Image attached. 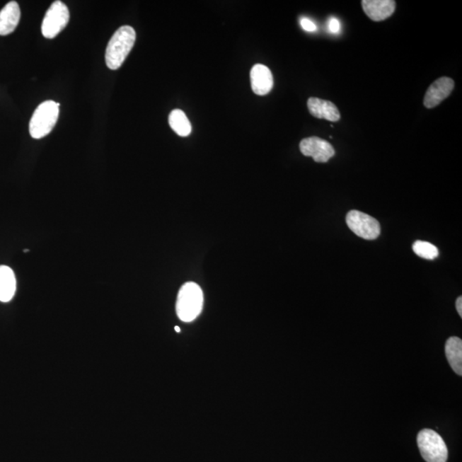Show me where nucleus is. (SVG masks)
<instances>
[{
    "label": "nucleus",
    "mask_w": 462,
    "mask_h": 462,
    "mask_svg": "<svg viewBox=\"0 0 462 462\" xmlns=\"http://www.w3.org/2000/svg\"><path fill=\"white\" fill-rule=\"evenodd\" d=\"M137 34L132 26H122L110 38L105 50V63L108 68L116 71L124 64L132 52Z\"/></svg>",
    "instance_id": "obj_1"
},
{
    "label": "nucleus",
    "mask_w": 462,
    "mask_h": 462,
    "mask_svg": "<svg viewBox=\"0 0 462 462\" xmlns=\"http://www.w3.org/2000/svg\"><path fill=\"white\" fill-rule=\"evenodd\" d=\"M204 296L197 284L190 282L180 289L175 310L180 320L192 322L197 318L203 308Z\"/></svg>",
    "instance_id": "obj_2"
},
{
    "label": "nucleus",
    "mask_w": 462,
    "mask_h": 462,
    "mask_svg": "<svg viewBox=\"0 0 462 462\" xmlns=\"http://www.w3.org/2000/svg\"><path fill=\"white\" fill-rule=\"evenodd\" d=\"M59 116V104L47 100L35 110L30 122V136L34 139L47 137L54 128Z\"/></svg>",
    "instance_id": "obj_3"
},
{
    "label": "nucleus",
    "mask_w": 462,
    "mask_h": 462,
    "mask_svg": "<svg viewBox=\"0 0 462 462\" xmlns=\"http://www.w3.org/2000/svg\"><path fill=\"white\" fill-rule=\"evenodd\" d=\"M421 456L427 462H446L448 449L441 437L431 429H424L417 437Z\"/></svg>",
    "instance_id": "obj_4"
},
{
    "label": "nucleus",
    "mask_w": 462,
    "mask_h": 462,
    "mask_svg": "<svg viewBox=\"0 0 462 462\" xmlns=\"http://www.w3.org/2000/svg\"><path fill=\"white\" fill-rule=\"evenodd\" d=\"M69 21V11L60 0L53 2L44 16L42 32L45 38L53 39L64 30Z\"/></svg>",
    "instance_id": "obj_5"
},
{
    "label": "nucleus",
    "mask_w": 462,
    "mask_h": 462,
    "mask_svg": "<svg viewBox=\"0 0 462 462\" xmlns=\"http://www.w3.org/2000/svg\"><path fill=\"white\" fill-rule=\"evenodd\" d=\"M346 223L355 235L363 239H377L381 232V227L377 219L357 210L350 211L347 214Z\"/></svg>",
    "instance_id": "obj_6"
},
{
    "label": "nucleus",
    "mask_w": 462,
    "mask_h": 462,
    "mask_svg": "<svg viewBox=\"0 0 462 462\" xmlns=\"http://www.w3.org/2000/svg\"><path fill=\"white\" fill-rule=\"evenodd\" d=\"M300 150L306 157H312L317 163H326L336 154L330 142L320 137L305 138L300 143Z\"/></svg>",
    "instance_id": "obj_7"
},
{
    "label": "nucleus",
    "mask_w": 462,
    "mask_h": 462,
    "mask_svg": "<svg viewBox=\"0 0 462 462\" xmlns=\"http://www.w3.org/2000/svg\"><path fill=\"white\" fill-rule=\"evenodd\" d=\"M454 88L455 81L449 77H441L436 80L427 89L424 98V105L428 109L436 108L451 95Z\"/></svg>",
    "instance_id": "obj_8"
},
{
    "label": "nucleus",
    "mask_w": 462,
    "mask_h": 462,
    "mask_svg": "<svg viewBox=\"0 0 462 462\" xmlns=\"http://www.w3.org/2000/svg\"><path fill=\"white\" fill-rule=\"evenodd\" d=\"M250 80L253 91L257 96H267L273 88L272 73L264 64H257L252 68Z\"/></svg>",
    "instance_id": "obj_9"
},
{
    "label": "nucleus",
    "mask_w": 462,
    "mask_h": 462,
    "mask_svg": "<svg viewBox=\"0 0 462 462\" xmlns=\"http://www.w3.org/2000/svg\"><path fill=\"white\" fill-rule=\"evenodd\" d=\"M362 6L368 18L381 22L394 13L396 3L394 0H363Z\"/></svg>",
    "instance_id": "obj_10"
},
{
    "label": "nucleus",
    "mask_w": 462,
    "mask_h": 462,
    "mask_svg": "<svg viewBox=\"0 0 462 462\" xmlns=\"http://www.w3.org/2000/svg\"><path fill=\"white\" fill-rule=\"evenodd\" d=\"M308 108L311 115L320 120L330 122L340 120V112L333 102L312 97L308 100Z\"/></svg>",
    "instance_id": "obj_11"
},
{
    "label": "nucleus",
    "mask_w": 462,
    "mask_h": 462,
    "mask_svg": "<svg viewBox=\"0 0 462 462\" xmlns=\"http://www.w3.org/2000/svg\"><path fill=\"white\" fill-rule=\"evenodd\" d=\"M21 10L18 2L11 1L0 11V35L11 34L18 27Z\"/></svg>",
    "instance_id": "obj_12"
},
{
    "label": "nucleus",
    "mask_w": 462,
    "mask_h": 462,
    "mask_svg": "<svg viewBox=\"0 0 462 462\" xmlns=\"http://www.w3.org/2000/svg\"><path fill=\"white\" fill-rule=\"evenodd\" d=\"M16 280L14 272L6 265H0V301L9 302L14 297Z\"/></svg>",
    "instance_id": "obj_13"
},
{
    "label": "nucleus",
    "mask_w": 462,
    "mask_h": 462,
    "mask_svg": "<svg viewBox=\"0 0 462 462\" xmlns=\"http://www.w3.org/2000/svg\"><path fill=\"white\" fill-rule=\"evenodd\" d=\"M445 354L449 365L458 375H462V341L457 337L448 339L445 345Z\"/></svg>",
    "instance_id": "obj_14"
},
{
    "label": "nucleus",
    "mask_w": 462,
    "mask_h": 462,
    "mask_svg": "<svg viewBox=\"0 0 462 462\" xmlns=\"http://www.w3.org/2000/svg\"><path fill=\"white\" fill-rule=\"evenodd\" d=\"M169 125L179 137H186L191 134L192 125L189 118L182 110L175 109L170 113Z\"/></svg>",
    "instance_id": "obj_15"
},
{
    "label": "nucleus",
    "mask_w": 462,
    "mask_h": 462,
    "mask_svg": "<svg viewBox=\"0 0 462 462\" xmlns=\"http://www.w3.org/2000/svg\"><path fill=\"white\" fill-rule=\"evenodd\" d=\"M412 250L417 255L426 260H434L439 255V249L434 245L424 241H417L412 245Z\"/></svg>",
    "instance_id": "obj_16"
},
{
    "label": "nucleus",
    "mask_w": 462,
    "mask_h": 462,
    "mask_svg": "<svg viewBox=\"0 0 462 462\" xmlns=\"http://www.w3.org/2000/svg\"><path fill=\"white\" fill-rule=\"evenodd\" d=\"M301 26L306 32H314L317 30L316 24L312 20L306 18H302L300 21Z\"/></svg>",
    "instance_id": "obj_17"
},
{
    "label": "nucleus",
    "mask_w": 462,
    "mask_h": 462,
    "mask_svg": "<svg viewBox=\"0 0 462 462\" xmlns=\"http://www.w3.org/2000/svg\"><path fill=\"white\" fill-rule=\"evenodd\" d=\"M328 28L333 34H338L341 30V23L336 18H331L328 21Z\"/></svg>",
    "instance_id": "obj_18"
},
{
    "label": "nucleus",
    "mask_w": 462,
    "mask_h": 462,
    "mask_svg": "<svg viewBox=\"0 0 462 462\" xmlns=\"http://www.w3.org/2000/svg\"><path fill=\"white\" fill-rule=\"evenodd\" d=\"M456 310L460 317H462V297H458L456 300Z\"/></svg>",
    "instance_id": "obj_19"
},
{
    "label": "nucleus",
    "mask_w": 462,
    "mask_h": 462,
    "mask_svg": "<svg viewBox=\"0 0 462 462\" xmlns=\"http://www.w3.org/2000/svg\"><path fill=\"white\" fill-rule=\"evenodd\" d=\"M175 331H178V333H180V328H179V327H178V326H175Z\"/></svg>",
    "instance_id": "obj_20"
}]
</instances>
